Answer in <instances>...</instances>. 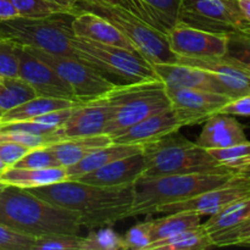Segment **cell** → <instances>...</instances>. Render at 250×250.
<instances>
[{"label": "cell", "instance_id": "6da1fadb", "mask_svg": "<svg viewBox=\"0 0 250 250\" xmlns=\"http://www.w3.org/2000/svg\"><path fill=\"white\" fill-rule=\"evenodd\" d=\"M28 190L50 204L80 214L81 226L89 229L127 219L133 202V185L100 187L66 180Z\"/></svg>", "mask_w": 250, "mask_h": 250}, {"label": "cell", "instance_id": "7a4b0ae2", "mask_svg": "<svg viewBox=\"0 0 250 250\" xmlns=\"http://www.w3.org/2000/svg\"><path fill=\"white\" fill-rule=\"evenodd\" d=\"M0 224L32 237L78 234L81 215L37 197L28 189L6 186L0 193Z\"/></svg>", "mask_w": 250, "mask_h": 250}, {"label": "cell", "instance_id": "3957f363", "mask_svg": "<svg viewBox=\"0 0 250 250\" xmlns=\"http://www.w3.org/2000/svg\"><path fill=\"white\" fill-rule=\"evenodd\" d=\"M234 171L178 173L154 178H139L133 185V202L127 219L153 215L160 205L182 202L216 188L231 180Z\"/></svg>", "mask_w": 250, "mask_h": 250}, {"label": "cell", "instance_id": "277c9868", "mask_svg": "<svg viewBox=\"0 0 250 250\" xmlns=\"http://www.w3.org/2000/svg\"><path fill=\"white\" fill-rule=\"evenodd\" d=\"M144 170L141 178L178 173L231 171L220 166L207 149L180 133H171L143 146Z\"/></svg>", "mask_w": 250, "mask_h": 250}, {"label": "cell", "instance_id": "5b68a950", "mask_svg": "<svg viewBox=\"0 0 250 250\" xmlns=\"http://www.w3.org/2000/svg\"><path fill=\"white\" fill-rule=\"evenodd\" d=\"M77 10H87L111 22L139 54L150 63L176 62L166 34L153 28L143 19L115 0H80Z\"/></svg>", "mask_w": 250, "mask_h": 250}, {"label": "cell", "instance_id": "8992f818", "mask_svg": "<svg viewBox=\"0 0 250 250\" xmlns=\"http://www.w3.org/2000/svg\"><path fill=\"white\" fill-rule=\"evenodd\" d=\"M109 95L115 109L104 134L110 137L171 106L166 87L160 78L116 83L109 90Z\"/></svg>", "mask_w": 250, "mask_h": 250}, {"label": "cell", "instance_id": "52a82bcc", "mask_svg": "<svg viewBox=\"0 0 250 250\" xmlns=\"http://www.w3.org/2000/svg\"><path fill=\"white\" fill-rule=\"evenodd\" d=\"M76 14H58L45 17H15L0 21V31L20 45L59 55L75 56L71 23Z\"/></svg>", "mask_w": 250, "mask_h": 250}, {"label": "cell", "instance_id": "ba28073f", "mask_svg": "<svg viewBox=\"0 0 250 250\" xmlns=\"http://www.w3.org/2000/svg\"><path fill=\"white\" fill-rule=\"evenodd\" d=\"M72 48L75 56L97 68L107 78L111 76L119 78L122 83L159 78L154 72L153 63L136 51L75 36Z\"/></svg>", "mask_w": 250, "mask_h": 250}, {"label": "cell", "instance_id": "9c48e42d", "mask_svg": "<svg viewBox=\"0 0 250 250\" xmlns=\"http://www.w3.org/2000/svg\"><path fill=\"white\" fill-rule=\"evenodd\" d=\"M178 22L227 36L250 31L238 0H183Z\"/></svg>", "mask_w": 250, "mask_h": 250}, {"label": "cell", "instance_id": "30bf717a", "mask_svg": "<svg viewBox=\"0 0 250 250\" xmlns=\"http://www.w3.org/2000/svg\"><path fill=\"white\" fill-rule=\"evenodd\" d=\"M34 56L50 66L73 92L78 103L87 102L103 95L115 87L116 82L103 75L97 68L85 63L77 56L59 55L26 46Z\"/></svg>", "mask_w": 250, "mask_h": 250}, {"label": "cell", "instance_id": "8fae6325", "mask_svg": "<svg viewBox=\"0 0 250 250\" xmlns=\"http://www.w3.org/2000/svg\"><path fill=\"white\" fill-rule=\"evenodd\" d=\"M248 195H250V180L236 173L231 180L219 187L212 188L182 202L160 205L154 210L153 215L187 211L194 212L200 216H211L231 205L232 203Z\"/></svg>", "mask_w": 250, "mask_h": 250}, {"label": "cell", "instance_id": "7c38bea8", "mask_svg": "<svg viewBox=\"0 0 250 250\" xmlns=\"http://www.w3.org/2000/svg\"><path fill=\"white\" fill-rule=\"evenodd\" d=\"M170 50L176 56L193 59L222 58L227 53L229 36L212 33L177 22L166 34Z\"/></svg>", "mask_w": 250, "mask_h": 250}, {"label": "cell", "instance_id": "4fadbf2b", "mask_svg": "<svg viewBox=\"0 0 250 250\" xmlns=\"http://www.w3.org/2000/svg\"><path fill=\"white\" fill-rule=\"evenodd\" d=\"M111 90V89H110ZM114 103L109 92L76 105L67 121L54 134L59 139L80 138L104 134V129L114 112Z\"/></svg>", "mask_w": 250, "mask_h": 250}, {"label": "cell", "instance_id": "5bb4252c", "mask_svg": "<svg viewBox=\"0 0 250 250\" xmlns=\"http://www.w3.org/2000/svg\"><path fill=\"white\" fill-rule=\"evenodd\" d=\"M16 54L19 59V77L33 88L37 97L77 102L67 83L63 82L50 66L34 56L26 46L16 43Z\"/></svg>", "mask_w": 250, "mask_h": 250}, {"label": "cell", "instance_id": "9a60e30c", "mask_svg": "<svg viewBox=\"0 0 250 250\" xmlns=\"http://www.w3.org/2000/svg\"><path fill=\"white\" fill-rule=\"evenodd\" d=\"M172 109L180 114L187 126L204 124L208 119L220 114L231 97L221 93L187 88H166Z\"/></svg>", "mask_w": 250, "mask_h": 250}, {"label": "cell", "instance_id": "2e32d148", "mask_svg": "<svg viewBox=\"0 0 250 250\" xmlns=\"http://www.w3.org/2000/svg\"><path fill=\"white\" fill-rule=\"evenodd\" d=\"M186 126L187 125L185 120L175 109L170 106L119 132L112 136L111 139L114 143L144 146L168 134L178 132L182 127Z\"/></svg>", "mask_w": 250, "mask_h": 250}, {"label": "cell", "instance_id": "e0dca14e", "mask_svg": "<svg viewBox=\"0 0 250 250\" xmlns=\"http://www.w3.org/2000/svg\"><path fill=\"white\" fill-rule=\"evenodd\" d=\"M203 225L214 247L234 246L237 238L250 227V195L211 215Z\"/></svg>", "mask_w": 250, "mask_h": 250}, {"label": "cell", "instance_id": "ac0fdd59", "mask_svg": "<svg viewBox=\"0 0 250 250\" xmlns=\"http://www.w3.org/2000/svg\"><path fill=\"white\" fill-rule=\"evenodd\" d=\"M153 68L166 88L200 89L229 95L219 80L203 68L180 62L153 63Z\"/></svg>", "mask_w": 250, "mask_h": 250}, {"label": "cell", "instance_id": "d6986e66", "mask_svg": "<svg viewBox=\"0 0 250 250\" xmlns=\"http://www.w3.org/2000/svg\"><path fill=\"white\" fill-rule=\"evenodd\" d=\"M176 62L195 66L209 71L224 85L231 98L241 97L250 93V71L239 66L226 56L212 59H193L176 56Z\"/></svg>", "mask_w": 250, "mask_h": 250}, {"label": "cell", "instance_id": "ffe728a7", "mask_svg": "<svg viewBox=\"0 0 250 250\" xmlns=\"http://www.w3.org/2000/svg\"><path fill=\"white\" fill-rule=\"evenodd\" d=\"M144 170L143 151L119 159L98 170L80 176L73 181L100 186V187H122L134 185Z\"/></svg>", "mask_w": 250, "mask_h": 250}, {"label": "cell", "instance_id": "44dd1931", "mask_svg": "<svg viewBox=\"0 0 250 250\" xmlns=\"http://www.w3.org/2000/svg\"><path fill=\"white\" fill-rule=\"evenodd\" d=\"M71 27H72L73 36L78 38L121 46L138 53L133 44L111 22L92 11L78 10L77 14L73 16Z\"/></svg>", "mask_w": 250, "mask_h": 250}, {"label": "cell", "instance_id": "7402d4cb", "mask_svg": "<svg viewBox=\"0 0 250 250\" xmlns=\"http://www.w3.org/2000/svg\"><path fill=\"white\" fill-rule=\"evenodd\" d=\"M247 141L248 139L244 133L243 126L236 117L226 114H216L204 122V127L195 143L210 150L227 148Z\"/></svg>", "mask_w": 250, "mask_h": 250}, {"label": "cell", "instance_id": "603a6c76", "mask_svg": "<svg viewBox=\"0 0 250 250\" xmlns=\"http://www.w3.org/2000/svg\"><path fill=\"white\" fill-rule=\"evenodd\" d=\"M164 34L178 22L183 0H115Z\"/></svg>", "mask_w": 250, "mask_h": 250}, {"label": "cell", "instance_id": "cb8c5ba5", "mask_svg": "<svg viewBox=\"0 0 250 250\" xmlns=\"http://www.w3.org/2000/svg\"><path fill=\"white\" fill-rule=\"evenodd\" d=\"M66 180L67 170L61 166L48 168H24L10 166L4 172L0 173V182L5 186H14L23 189H33Z\"/></svg>", "mask_w": 250, "mask_h": 250}, {"label": "cell", "instance_id": "d4e9b609", "mask_svg": "<svg viewBox=\"0 0 250 250\" xmlns=\"http://www.w3.org/2000/svg\"><path fill=\"white\" fill-rule=\"evenodd\" d=\"M112 143L111 137L107 134H97L90 137H80V138L61 139L49 146L51 153L58 160L61 167H70L80 163L83 158L92 153L93 150Z\"/></svg>", "mask_w": 250, "mask_h": 250}, {"label": "cell", "instance_id": "484cf974", "mask_svg": "<svg viewBox=\"0 0 250 250\" xmlns=\"http://www.w3.org/2000/svg\"><path fill=\"white\" fill-rule=\"evenodd\" d=\"M143 151V146H132V144H120L112 142L109 146H102L83 158L80 163L67 167V180H76L80 176L98 170L107 164L116 161L119 159L133 155Z\"/></svg>", "mask_w": 250, "mask_h": 250}, {"label": "cell", "instance_id": "4316f807", "mask_svg": "<svg viewBox=\"0 0 250 250\" xmlns=\"http://www.w3.org/2000/svg\"><path fill=\"white\" fill-rule=\"evenodd\" d=\"M80 103L67 99H58V98L36 97L12 109L6 110L0 115V124L15 121H26V120L34 119L43 114L55 111V110L66 109V107L76 106Z\"/></svg>", "mask_w": 250, "mask_h": 250}, {"label": "cell", "instance_id": "83f0119b", "mask_svg": "<svg viewBox=\"0 0 250 250\" xmlns=\"http://www.w3.org/2000/svg\"><path fill=\"white\" fill-rule=\"evenodd\" d=\"M209 248H214V243L204 225L199 224L175 236L151 243L146 250H204Z\"/></svg>", "mask_w": 250, "mask_h": 250}, {"label": "cell", "instance_id": "f1b7e54d", "mask_svg": "<svg viewBox=\"0 0 250 250\" xmlns=\"http://www.w3.org/2000/svg\"><path fill=\"white\" fill-rule=\"evenodd\" d=\"M165 216L160 219L151 220V243L163 241V239L172 237L185 229L194 227L202 224V216L194 212L180 211L164 214ZM150 243V244H151Z\"/></svg>", "mask_w": 250, "mask_h": 250}, {"label": "cell", "instance_id": "f546056e", "mask_svg": "<svg viewBox=\"0 0 250 250\" xmlns=\"http://www.w3.org/2000/svg\"><path fill=\"white\" fill-rule=\"evenodd\" d=\"M208 151L220 166L234 172L250 165V142L248 141L227 148L210 149Z\"/></svg>", "mask_w": 250, "mask_h": 250}, {"label": "cell", "instance_id": "4dcf8cb0", "mask_svg": "<svg viewBox=\"0 0 250 250\" xmlns=\"http://www.w3.org/2000/svg\"><path fill=\"white\" fill-rule=\"evenodd\" d=\"M19 17H45L58 14H77L78 10H71L49 0H11Z\"/></svg>", "mask_w": 250, "mask_h": 250}, {"label": "cell", "instance_id": "1f68e13d", "mask_svg": "<svg viewBox=\"0 0 250 250\" xmlns=\"http://www.w3.org/2000/svg\"><path fill=\"white\" fill-rule=\"evenodd\" d=\"M124 250V237L111 229V226L100 227L98 231H90L83 237L81 250Z\"/></svg>", "mask_w": 250, "mask_h": 250}, {"label": "cell", "instance_id": "d6a6232c", "mask_svg": "<svg viewBox=\"0 0 250 250\" xmlns=\"http://www.w3.org/2000/svg\"><path fill=\"white\" fill-rule=\"evenodd\" d=\"M83 237L70 233H49L34 239L33 250H81Z\"/></svg>", "mask_w": 250, "mask_h": 250}, {"label": "cell", "instance_id": "836d02e7", "mask_svg": "<svg viewBox=\"0 0 250 250\" xmlns=\"http://www.w3.org/2000/svg\"><path fill=\"white\" fill-rule=\"evenodd\" d=\"M60 139L55 134H36L22 131H0V143H15L28 149L48 146Z\"/></svg>", "mask_w": 250, "mask_h": 250}, {"label": "cell", "instance_id": "e575fe53", "mask_svg": "<svg viewBox=\"0 0 250 250\" xmlns=\"http://www.w3.org/2000/svg\"><path fill=\"white\" fill-rule=\"evenodd\" d=\"M225 56L250 71V31L229 34Z\"/></svg>", "mask_w": 250, "mask_h": 250}, {"label": "cell", "instance_id": "d590c367", "mask_svg": "<svg viewBox=\"0 0 250 250\" xmlns=\"http://www.w3.org/2000/svg\"><path fill=\"white\" fill-rule=\"evenodd\" d=\"M19 77L16 43L7 37H0V78Z\"/></svg>", "mask_w": 250, "mask_h": 250}, {"label": "cell", "instance_id": "8d00e7d4", "mask_svg": "<svg viewBox=\"0 0 250 250\" xmlns=\"http://www.w3.org/2000/svg\"><path fill=\"white\" fill-rule=\"evenodd\" d=\"M14 166L24 168H48L58 167L59 163L54 154L51 153L50 148L48 146H41V148L31 149L21 160L17 161Z\"/></svg>", "mask_w": 250, "mask_h": 250}, {"label": "cell", "instance_id": "74e56055", "mask_svg": "<svg viewBox=\"0 0 250 250\" xmlns=\"http://www.w3.org/2000/svg\"><path fill=\"white\" fill-rule=\"evenodd\" d=\"M34 239L36 237L0 224V250H33Z\"/></svg>", "mask_w": 250, "mask_h": 250}, {"label": "cell", "instance_id": "f35d334b", "mask_svg": "<svg viewBox=\"0 0 250 250\" xmlns=\"http://www.w3.org/2000/svg\"><path fill=\"white\" fill-rule=\"evenodd\" d=\"M151 220L131 227L124 237V250H146L151 243Z\"/></svg>", "mask_w": 250, "mask_h": 250}, {"label": "cell", "instance_id": "ab89813d", "mask_svg": "<svg viewBox=\"0 0 250 250\" xmlns=\"http://www.w3.org/2000/svg\"><path fill=\"white\" fill-rule=\"evenodd\" d=\"M220 114L231 115V116L250 117V93L232 98L226 105L222 106Z\"/></svg>", "mask_w": 250, "mask_h": 250}, {"label": "cell", "instance_id": "60d3db41", "mask_svg": "<svg viewBox=\"0 0 250 250\" xmlns=\"http://www.w3.org/2000/svg\"><path fill=\"white\" fill-rule=\"evenodd\" d=\"M31 149L15 143H0V159L7 166H14L19 160H21Z\"/></svg>", "mask_w": 250, "mask_h": 250}, {"label": "cell", "instance_id": "b9f144b4", "mask_svg": "<svg viewBox=\"0 0 250 250\" xmlns=\"http://www.w3.org/2000/svg\"><path fill=\"white\" fill-rule=\"evenodd\" d=\"M15 17H19V14L11 0H0V21H7Z\"/></svg>", "mask_w": 250, "mask_h": 250}, {"label": "cell", "instance_id": "7bdbcfd3", "mask_svg": "<svg viewBox=\"0 0 250 250\" xmlns=\"http://www.w3.org/2000/svg\"><path fill=\"white\" fill-rule=\"evenodd\" d=\"M234 246H239V247H250V227L247 229L246 232L241 234V236L237 238L236 243Z\"/></svg>", "mask_w": 250, "mask_h": 250}, {"label": "cell", "instance_id": "ee69618b", "mask_svg": "<svg viewBox=\"0 0 250 250\" xmlns=\"http://www.w3.org/2000/svg\"><path fill=\"white\" fill-rule=\"evenodd\" d=\"M51 2H55V4L61 5L63 7H67V9L71 10H77V4L80 0H49Z\"/></svg>", "mask_w": 250, "mask_h": 250}, {"label": "cell", "instance_id": "f6af8a7d", "mask_svg": "<svg viewBox=\"0 0 250 250\" xmlns=\"http://www.w3.org/2000/svg\"><path fill=\"white\" fill-rule=\"evenodd\" d=\"M238 1L244 17H246L247 21L250 23V0H238Z\"/></svg>", "mask_w": 250, "mask_h": 250}, {"label": "cell", "instance_id": "bcb514c9", "mask_svg": "<svg viewBox=\"0 0 250 250\" xmlns=\"http://www.w3.org/2000/svg\"><path fill=\"white\" fill-rule=\"evenodd\" d=\"M236 173H237V175L243 176V177H247V178H249V180H250V165L247 166V167L242 168V170L237 171Z\"/></svg>", "mask_w": 250, "mask_h": 250}, {"label": "cell", "instance_id": "7dc6e473", "mask_svg": "<svg viewBox=\"0 0 250 250\" xmlns=\"http://www.w3.org/2000/svg\"><path fill=\"white\" fill-rule=\"evenodd\" d=\"M7 167H9V166H7L6 164H5L4 161H2L1 159H0V173H2V172H4V171L6 170Z\"/></svg>", "mask_w": 250, "mask_h": 250}, {"label": "cell", "instance_id": "c3c4849f", "mask_svg": "<svg viewBox=\"0 0 250 250\" xmlns=\"http://www.w3.org/2000/svg\"><path fill=\"white\" fill-rule=\"evenodd\" d=\"M5 187H6V186H5L4 183H1V182H0V193H1L2 190L5 189Z\"/></svg>", "mask_w": 250, "mask_h": 250}, {"label": "cell", "instance_id": "681fc988", "mask_svg": "<svg viewBox=\"0 0 250 250\" xmlns=\"http://www.w3.org/2000/svg\"><path fill=\"white\" fill-rule=\"evenodd\" d=\"M0 37H5V36H4V33H2L1 31H0Z\"/></svg>", "mask_w": 250, "mask_h": 250}, {"label": "cell", "instance_id": "f907efd6", "mask_svg": "<svg viewBox=\"0 0 250 250\" xmlns=\"http://www.w3.org/2000/svg\"><path fill=\"white\" fill-rule=\"evenodd\" d=\"M2 114V111H1V110H0V115H1Z\"/></svg>", "mask_w": 250, "mask_h": 250}]
</instances>
